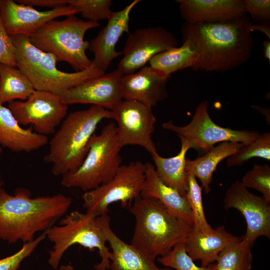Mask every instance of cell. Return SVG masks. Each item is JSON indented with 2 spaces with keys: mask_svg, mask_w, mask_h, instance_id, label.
<instances>
[{
  "mask_svg": "<svg viewBox=\"0 0 270 270\" xmlns=\"http://www.w3.org/2000/svg\"><path fill=\"white\" fill-rule=\"evenodd\" d=\"M252 24L247 14L232 20L209 23L184 22L182 40H190L196 48L195 70L223 72L246 62L250 58L254 40Z\"/></svg>",
  "mask_w": 270,
  "mask_h": 270,
  "instance_id": "obj_1",
  "label": "cell"
},
{
  "mask_svg": "<svg viewBox=\"0 0 270 270\" xmlns=\"http://www.w3.org/2000/svg\"><path fill=\"white\" fill-rule=\"evenodd\" d=\"M70 197L62 194L32 198L29 190L18 188L14 194L0 192V240L9 244L34 240L66 214Z\"/></svg>",
  "mask_w": 270,
  "mask_h": 270,
  "instance_id": "obj_2",
  "label": "cell"
},
{
  "mask_svg": "<svg viewBox=\"0 0 270 270\" xmlns=\"http://www.w3.org/2000/svg\"><path fill=\"white\" fill-rule=\"evenodd\" d=\"M135 219L130 244L155 260L185 242L193 226L158 200L140 196L128 208Z\"/></svg>",
  "mask_w": 270,
  "mask_h": 270,
  "instance_id": "obj_3",
  "label": "cell"
},
{
  "mask_svg": "<svg viewBox=\"0 0 270 270\" xmlns=\"http://www.w3.org/2000/svg\"><path fill=\"white\" fill-rule=\"evenodd\" d=\"M112 110L92 105L88 109L69 114L60 124L49 142L44 157L52 164L54 176L76 171L83 162L90 140L98 125L104 119H114Z\"/></svg>",
  "mask_w": 270,
  "mask_h": 270,
  "instance_id": "obj_4",
  "label": "cell"
},
{
  "mask_svg": "<svg viewBox=\"0 0 270 270\" xmlns=\"http://www.w3.org/2000/svg\"><path fill=\"white\" fill-rule=\"evenodd\" d=\"M11 37L16 48V67L29 80L35 90L57 94L105 74L92 64L84 71L62 72L56 68V58L36 48L28 36Z\"/></svg>",
  "mask_w": 270,
  "mask_h": 270,
  "instance_id": "obj_5",
  "label": "cell"
},
{
  "mask_svg": "<svg viewBox=\"0 0 270 270\" xmlns=\"http://www.w3.org/2000/svg\"><path fill=\"white\" fill-rule=\"evenodd\" d=\"M100 26L98 22L72 15L62 20L49 21L29 40L38 48L54 55L58 62L68 63L76 72L84 71L92 65L86 54L89 42L84 40V35L89 30Z\"/></svg>",
  "mask_w": 270,
  "mask_h": 270,
  "instance_id": "obj_6",
  "label": "cell"
},
{
  "mask_svg": "<svg viewBox=\"0 0 270 270\" xmlns=\"http://www.w3.org/2000/svg\"><path fill=\"white\" fill-rule=\"evenodd\" d=\"M46 237L54 246L50 252L48 262L58 270L60 260L70 246L79 244L90 250H98L100 262L94 266V270L110 268L112 252L106 245V233L93 216L75 210L60 219L58 226L54 225L46 232Z\"/></svg>",
  "mask_w": 270,
  "mask_h": 270,
  "instance_id": "obj_7",
  "label": "cell"
},
{
  "mask_svg": "<svg viewBox=\"0 0 270 270\" xmlns=\"http://www.w3.org/2000/svg\"><path fill=\"white\" fill-rule=\"evenodd\" d=\"M122 148L117 137L116 124L110 122L100 134H93L82 164L76 171L62 176L61 184L86 192L107 182L121 166L120 152Z\"/></svg>",
  "mask_w": 270,
  "mask_h": 270,
  "instance_id": "obj_8",
  "label": "cell"
},
{
  "mask_svg": "<svg viewBox=\"0 0 270 270\" xmlns=\"http://www.w3.org/2000/svg\"><path fill=\"white\" fill-rule=\"evenodd\" d=\"M146 177V165L140 161L121 165L108 182L82 195L86 212L95 218L107 214L109 206L120 202L122 207L128 208L140 196Z\"/></svg>",
  "mask_w": 270,
  "mask_h": 270,
  "instance_id": "obj_9",
  "label": "cell"
},
{
  "mask_svg": "<svg viewBox=\"0 0 270 270\" xmlns=\"http://www.w3.org/2000/svg\"><path fill=\"white\" fill-rule=\"evenodd\" d=\"M208 110V102L202 101L196 107L188 124L178 126L168 122L162 124V128L175 132L190 145V148L204 154L218 142H233L246 144L255 140L260 134L257 130H234L220 126L213 122Z\"/></svg>",
  "mask_w": 270,
  "mask_h": 270,
  "instance_id": "obj_10",
  "label": "cell"
},
{
  "mask_svg": "<svg viewBox=\"0 0 270 270\" xmlns=\"http://www.w3.org/2000/svg\"><path fill=\"white\" fill-rule=\"evenodd\" d=\"M8 108L20 125L32 124L38 133L54 134L67 116L68 106L56 94L35 90L24 102L12 101Z\"/></svg>",
  "mask_w": 270,
  "mask_h": 270,
  "instance_id": "obj_11",
  "label": "cell"
},
{
  "mask_svg": "<svg viewBox=\"0 0 270 270\" xmlns=\"http://www.w3.org/2000/svg\"><path fill=\"white\" fill-rule=\"evenodd\" d=\"M116 122L117 137L122 148L136 145L152 156L158 154L152 135L156 118L152 108L134 100H122L112 110Z\"/></svg>",
  "mask_w": 270,
  "mask_h": 270,
  "instance_id": "obj_12",
  "label": "cell"
},
{
  "mask_svg": "<svg viewBox=\"0 0 270 270\" xmlns=\"http://www.w3.org/2000/svg\"><path fill=\"white\" fill-rule=\"evenodd\" d=\"M178 44L176 37L162 26L137 29L128 36L117 70L124 75L134 72L157 54Z\"/></svg>",
  "mask_w": 270,
  "mask_h": 270,
  "instance_id": "obj_13",
  "label": "cell"
},
{
  "mask_svg": "<svg viewBox=\"0 0 270 270\" xmlns=\"http://www.w3.org/2000/svg\"><path fill=\"white\" fill-rule=\"evenodd\" d=\"M224 206L238 210L244 218L246 230L241 238L253 246L259 236L270 238V202L263 196L254 194L236 180L226 191Z\"/></svg>",
  "mask_w": 270,
  "mask_h": 270,
  "instance_id": "obj_14",
  "label": "cell"
},
{
  "mask_svg": "<svg viewBox=\"0 0 270 270\" xmlns=\"http://www.w3.org/2000/svg\"><path fill=\"white\" fill-rule=\"evenodd\" d=\"M78 13L76 9L68 5L39 11L32 6L12 0H0V19L10 36L22 35L29 38L49 21Z\"/></svg>",
  "mask_w": 270,
  "mask_h": 270,
  "instance_id": "obj_15",
  "label": "cell"
},
{
  "mask_svg": "<svg viewBox=\"0 0 270 270\" xmlns=\"http://www.w3.org/2000/svg\"><path fill=\"white\" fill-rule=\"evenodd\" d=\"M124 76L118 70L87 80L57 95L68 106L91 104L112 110L123 100L120 80Z\"/></svg>",
  "mask_w": 270,
  "mask_h": 270,
  "instance_id": "obj_16",
  "label": "cell"
},
{
  "mask_svg": "<svg viewBox=\"0 0 270 270\" xmlns=\"http://www.w3.org/2000/svg\"><path fill=\"white\" fill-rule=\"evenodd\" d=\"M140 2L134 0L122 10L113 12L106 25L88 42V50L94 54L92 64L98 69L105 72L111 62L122 54V52L116 50V44L124 33H129L130 14Z\"/></svg>",
  "mask_w": 270,
  "mask_h": 270,
  "instance_id": "obj_17",
  "label": "cell"
},
{
  "mask_svg": "<svg viewBox=\"0 0 270 270\" xmlns=\"http://www.w3.org/2000/svg\"><path fill=\"white\" fill-rule=\"evenodd\" d=\"M170 77L146 66L137 72L124 74L120 80L122 100L136 101L152 108L166 97V86Z\"/></svg>",
  "mask_w": 270,
  "mask_h": 270,
  "instance_id": "obj_18",
  "label": "cell"
},
{
  "mask_svg": "<svg viewBox=\"0 0 270 270\" xmlns=\"http://www.w3.org/2000/svg\"><path fill=\"white\" fill-rule=\"evenodd\" d=\"M182 18L191 23L224 22L245 14L244 0H177Z\"/></svg>",
  "mask_w": 270,
  "mask_h": 270,
  "instance_id": "obj_19",
  "label": "cell"
},
{
  "mask_svg": "<svg viewBox=\"0 0 270 270\" xmlns=\"http://www.w3.org/2000/svg\"><path fill=\"white\" fill-rule=\"evenodd\" d=\"M104 230L112 250L110 270H162L155 261L130 244L122 240L110 227V218L107 214L96 218Z\"/></svg>",
  "mask_w": 270,
  "mask_h": 270,
  "instance_id": "obj_20",
  "label": "cell"
},
{
  "mask_svg": "<svg viewBox=\"0 0 270 270\" xmlns=\"http://www.w3.org/2000/svg\"><path fill=\"white\" fill-rule=\"evenodd\" d=\"M238 238L228 232L224 226L206 232L193 230L185 242L186 252L193 260L201 261L202 266L212 264L219 254Z\"/></svg>",
  "mask_w": 270,
  "mask_h": 270,
  "instance_id": "obj_21",
  "label": "cell"
},
{
  "mask_svg": "<svg viewBox=\"0 0 270 270\" xmlns=\"http://www.w3.org/2000/svg\"><path fill=\"white\" fill-rule=\"evenodd\" d=\"M47 136L22 128L8 108L0 105V145L14 152H31L48 142Z\"/></svg>",
  "mask_w": 270,
  "mask_h": 270,
  "instance_id": "obj_22",
  "label": "cell"
},
{
  "mask_svg": "<svg viewBox=\"0 0 270 270\" xmlns=\"http://www.w3.org/2000/svg\"><path fill=\"white\" fill-rule=\"evenodd\" d=\"M146 177L140 196L156 199L172 212L193 226L191 209L186 196L164 184L158 176L154 166L145 164Z\"/></svg>",
  "mask_w": 270,
  "mask_h": 270,
  "instance_id": "obj_23",
  "label": "cell"
},
{
  "mask_svg": "<svg viewBox=\"0 0 270 270\" xmlns=\"http://www.w3.org/2000/svg\"><path fill=\"white\" fill-rule=\"evenodd\" d=\"M244 144L238 142H224L214 146L202 156L191 160L186 158V170L198 178L206 194L210 191L212 175L218 164L232 156Z\"/></svg>",
  "mask_w": 270,
  "mask_h": 270,
  "instance_id": "obj_24",
  "label": "cell"
},
{
  "mask_svg": "<svg viewBox=\"0 0 270 270\" xmlns=\"http://www.w3.org/2000/svg\"><path fill=\"white\" fill-rule=\"evenodd\" d=\"M181 148L176 156L164 158L158 154L152 156L156 172L160 180L167 186L186 196L188 187V174L186 170V153L190 148L184 140H180Z\"/></svg>",
  "mask_w": 270,
  "mask_h": 270,
  "instance_id": "obj_25",
  "label": "cell"
},
{
  "mask_svg": "<svg viewBox=\"0 0 270 270\" xmlns=\"http://www.w3.org/2000/svg\"><path fill=\"white\" fill-rule=\"evenodd\" d=\"M182 44L161 52L149 62L150 66L164 74L170 75L196 64L198 53L194 44L188 39L182 40Z\"/></svg>",
  "mask_w": 270,
  "mask_h": 270,
  "instance_id": "obj_26",
  "label": "cell"
},
{
  "mask_svg": "<svg viewBox=\"0 0 270 270\" xmlns=\"http://www.w3.org/2000/svg\"><path fill=\"white\" fill-rule=\"evenodd\" d=\"M34 90L19 69L0 64V105L16 99L26 100Z\"/></svg>",
  "mask_w": 270,
  "mask_h": 270,
  "instance_id": "obj_27",
  "label": "cell"
},
{
  "mask_svg": "<svg viewBox=\"0 0 270 270\" xmlns=\"http://www.w3.org/2000/svg\"><path fill=\"white\" fill-rule=\"evenodd\" d=\"M252 247L247 240L240 238L219 254L215 270H251Z\"/></svg>",
  "mask_w": 270,
  "mask_h": 270,
  "instance_id": "obj_28",
  "label": "cell"
},
{
  "mask_svg": "<svg viewBox=\"0 0 270 270\" xmlns=\"http://www.w3.org/2000/svg\"><path fill=\"white\" fill-rule=\"evenodd\" d=\"M270 160V132L260 134L254 141L244 144L235 154L228 158L227 166H238L252 158Z\"/></svg>",
  "mask_w": 270,
  "mask_h": 270,
  "instance_id": "obj_29",
  "label": "cell"
},
{
  "mask_svg": "<svg viewBox=\"0 0 270 270\" xmlns=\"http://www.w3.org/2000/svg\"><path fill=\"white\" fill-rule=\"evenodd\" d=\"M202 187L198 184L196 178L188 174V187L186 196L190 204L193 219V230L206 232L212 228L206 220L202 198Z\"/></svg>",
  "mask_w": 270,
  "mask_h": 270,
  "instance_id": "obj_30",
  "label": "cell"
},
{
  "mask_svg": "<svg viewBox=\"0 0 270 270\" xmlns=\"http://www.w3.org/2000/svg\"><path fill=\"white\" fill-rule=\"evenodd\" d=\"M66 4L76 9L86 20H108L113 12L110 0H66Z\"/></svg>",
  "mask_w": 270,
  "mask_h": 270,
  "instance_id": "obj_31",
  "label": "cell"
},
{
  "mask_svg": "<svg viewBox=\"0 0 270 270\" xmlns=\"http://www.w3.org/2000/svg\"><path fill=\"white\" fill-rule=\"evenodd\" d=\"M159 262L176 270H215L216 264L206 267L198 266L186 252L185 242L176 245L169 252L158 258Z\"/></svg>",
  "mask_w": 270,
  "mask_h": 270,
  "instance_id": "obj_32",
  "label": "cell"
},
{
  "mask_svg": "<svg viewBox=\"0 0 270 270\" xmlns=\"http://www.w3.org/2000/svg\"><path fill=\"white\" fill-rule=\"evenodd\" d=\"M246 188L254 189L261 192L270 202V168L266 164H255L248 170L241 181Z\"/></svg>",
  "mask_w": 270,
  "mask_h": 270,
  "instance_id": "obj_33",
  "label": "cell"
},
{
  "mask_svg": "<svg viewBox=\"0 0 270 270\" xmlns=\"http://www.w3.org/2000/svg\"><path fill=\"white\" fill-rule=\"evenodd\" d=\"M46 232H42L34 240L24 243L20 249L14 254L0 259V270H17L22 262L30 256L40 244L46 238Z\"/></svg>",
  "mask_w": 270,
  "mask_h": 270,
  "instance_id": "obj_34",
  "label": "cell"
},
{
  "mask_svg": "<svg viewBox=\"0 0 270 270\" xmlns=\"http://www.w3.org/2000/svg\"><path fill=\"white\" fill-rule=\"evenodd\" d=\"M0 64L16 67V48L0 19Z\"/></svg>",
  "mask_w": 270,
  "mask_h": 270,
  "instance_id": "obj_35",
  "label": "cell"
},
{
  "mask_svg": "<svg viewBox=\"0 0 270 270\" xmlns=\"http://www.w3.org/2000/svg\"><path fill=\"white\" fill-rule=\"evenodd\" d=\"M246 14L255 22H270V0H244Z\"/></svg>",
  "mask_w": 270,
  "mask_h": 270,
  "instance_id": "obj_36",
  "label": "cell"
},
{
  "mask_svg": "<svg viewBox=\"0 0 270 270\" xmlns=\"http://www.w3.org/2000/svg\"><path fill=\"white\" fill-rule=\"evenodd\" d=\"M16 2L18 4L32 7L38 6L52 8L67 5L66 0H18Z\"/></svg>",
  "mask_w": 270,
  "mask_h": 270,
  "instance_id": "obj_37",
  "label": "cell"
},
{
  "mask_svg": "<svg viewBox=\"0 0 270 270\" xmlns=\"http://www.w3.org/2000/svg\"><path fill=\"white\" fill-rule=\"evenodd\" d=\"M250 32L254 30H258L264 33L270 40V22L260 23V24H252L250 26Z\"/></svg>",
  "mask_w": 270,
  "mask_h": 270,
  "instance_id": "obj_38",
  "label": "cell"
},
{
  "mask_svg": "<svg viewBox=\"0 0 270 270\" xmlns=\"http://www.w3.org/2000/svg\"><path fill=\"white\" fill-rule=\"evenodd\" d=\"M263 54L265 58L270 62V41L266 40L263 43Z\"/></svg>",
  "mask_w": 270,
  "mask_h": 270,
  "instance_id": "obj_39",
  "label": "cell"
},
{
  "mask_svg": "<svg viewBox=\"0 0 270 270\" xmlns=\"http://www.w3.org/2000/svg\"><path fill=\"white\" fill-rule=\"evenodd\" d=\"M252 108H254L256 110L259 112H260L265 114L266 116V118H270V110L269 108H266V107H261L259 106H252Z\"/></svg>",
  "mask_w": 270,
  "mask_h": 270,
  "instance_id": "obj_40",
  "label": "cell"
},
{
  "mask_svg": "<svg viewBox=\"0 0 270 270\" xmlns=\"http://www.w3.org/2000/svg\"><path fill=\"white\" fill-rule=\"evenodd\" d=\"M3 152V148L0 145V156ZM3 186H4V182L2 180V173L0 171V190L3 189Z\"/></svg>",
  "mask_w": 270,
  "mask_h": 270,
  "instance_id": "obj_41",
  "label": "cell"
},
{
  "mask_svg": "<svg viewBox=\"0 0 270 270\" xmlns=\"http://www.w3.org/2000/svg\"><path fill=\"white\" fill-rule=\"evenodd\" d=\"M58 270H74V268L70 264L61 266Z\"/></svg>",
  "mask_w": 270,
  "mask_h": 270,
  "instance_id": "obj_42",
  "label": "cell"
},
{
  "mask_svg": "<svg viewBox=\"0 0 270 270\" xmlns=\"http://www.w3.org/2000/svg\"><path fill=\"white\" fill-rule=\"evenodd\" d=\"M162 270H171L168 268H163Z\"/></svg>",
  "mask_w": 270,
  "mask_h": 270,
  "instance_id": "obj_43",
  "label": "cell"
}]
</instances>
